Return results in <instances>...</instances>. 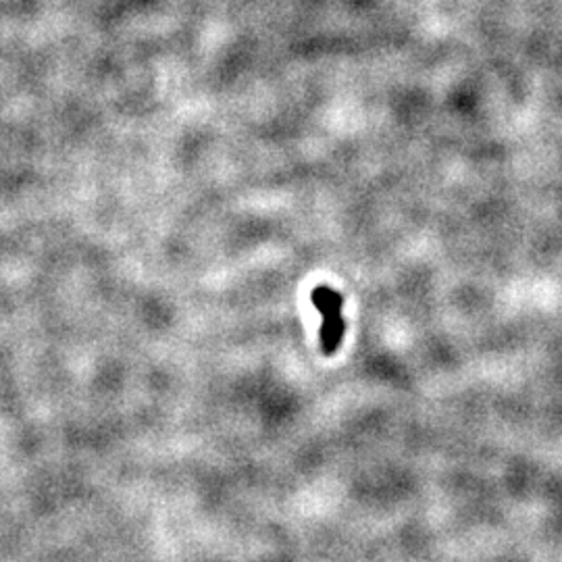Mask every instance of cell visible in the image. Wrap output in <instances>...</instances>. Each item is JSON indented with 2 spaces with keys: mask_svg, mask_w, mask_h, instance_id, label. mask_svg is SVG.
I'll return each mask as SVG.
<instances>
[{
  "mask_svg": "<svg viewBox=\"0 0 562 562\" xmlns=\"http://www.w3.org/2000/svg\"><path fill=\"white\" fill-rule=\"evenodd\" d=\"M311 301L322 313V331H319V341L325 357H331L340 350L344 334H346V323L341 317V306L344 299L340 292H336L329 285H317L311 294Z\"/></svg>",
  "mask_w": 562,
  "mask_h": 562,
  "instance_id": "6da1fadb",
  "label": "cell"
}]
</instances>
